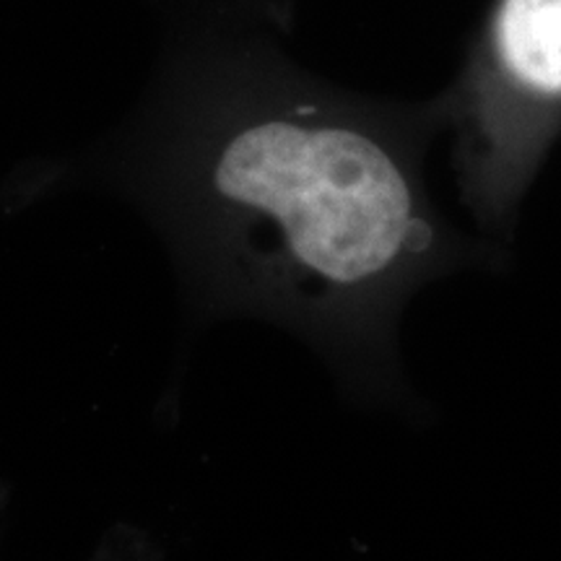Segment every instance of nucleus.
Returning <instances> with one entry per match:
<instances>
[{"mask_svg":"<svg viewBox=\"0 0 561 561\" xmlns=\"http://www.w3.org/2000/svg\"><path fill=\"white\" fill-rule=\"evenodd\" d=\"M439 110L468 206L502 227L561 130V0H496Z\"/></svg>","mask_w":561,"mask_h":561,"instance_id":"nucleus-2","label":"nucleus"},{"mask_svg":"<svg viewBox=\"0 0 561 561\" xmlns=\"http://www.w3.org/2000/svg\"><path fill=\"white\" fill-rule=\"evenodd\" d=\"M439 117L346 96L271 53L201 167L187 234L201 299L377 354L401 299L460 252L421 172Z\"/></svg>","mask_w":561,"mask_h":561,"instance_id":"nucleus-1","label":"nucleus"}]
</instances>
